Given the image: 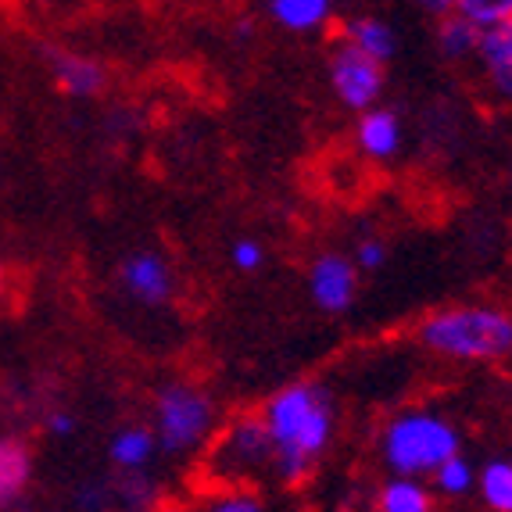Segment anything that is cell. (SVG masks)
<instances>
[{"label": "cell", "instance_id": "2e32d148", "mask_svg": "<svg viewBox=\"0 0 512 512\" xmlns=\"http://www.w3.org/2000/svg\"><path fill=\"white\" fill-rule=\"evenodd\" d=\"M376 509L380 512H434V498L419 480L391 477L380 495H376Z\"/></svg>", "mask_w": 512, "mask_h": 512}, {"label": "cell", "instance_id": "277c9868", "mask_svg": "<svg viewBox=\"0 0 512 512\" xmlns=\"http://www.w3.org/2000/svg\"><path fill=\"white\" fill-rule=\"evenodd\" d=\"M215 419H219V412H215L212 394L205 387L176 380V384H165L154 394L151 434L158 448L169 455H187L201 448L212 437Z\"/></svg>", "mask_w": 512, "mask_h": 512}, {"label": "cell", "instance_id": "9c48e42d", "mask_svg": "<svg viewBox=\"0 0 512 512\" xmlns=\"http://www.w3.org/2000/svg\"><path fill=\"white\" fill-rule=\"evenodd\" d=\"M402 119L391 108H369L355 126V144L369 162H391L402 151Z\"/></svg>", "mask_w": 512, "mask_h": 512}, {"label": "cell", "instance_id": "8fae6325", "mask_svg": "<svg viewBox=\"0 0 512 512\" xmlns=\"http://www.w3.org/2000/svg\"><path fill=\"white\" fill-rule=\"evenodd\" d=\"M477 58L487 76V86H491V94H495L498 101L512 104V22L484 33Z\"/></svg>", "mask_w": 512, "mask_h": 512}, {"label": "cell", "instance_id": "603a6c76", "mask_svg": "<svg viewBox=\"0 0 512 512\" xmlns=\"http://www.w3.org/2000/svg\"><path fill=\"white\" fill-rule=\"evenodd\" d=\"M151 484H147L144 477H137V473H129L126 480H122V487H119V498L122 502L129 505V509H147V505H151Z\"/></svg>", "mask_w": 512, "mask_h": 512}, {"label": "cell", "instance_id": "d6986e66", "mask_svg": "<svg viewBox=\"0 0 512 512\" xmlns=\"http://www.w3.org/2000/svg\"><path fill=\"white\" fill-rule=\"evenodd\" d=\"M455 15H462L480 33L512 22V0H455Z\"/></svg>", "mask_w": 512, "mask_h": 512}, {"label": "cell", "instance_id": "7402d4cb", "mask_svg": "<svg viewBox=\"0 0 512 512\" xmlns=\"http://www.w3.org/2000/svg\"><path fill=\"white\" fill-rule=\"evenodd\" d=\"M230 258H233V265H237L240 273H255V269H262L265 251H262V244H258V240L244 237V240H237V244H233Z\"/></svg>", "mask_w": 512, "mask_h": 512}, {"label": "cell", "instance_id": "ac0fdd59", "mask_svg": "<svg viewBox=\"0 0 512 512\" xmlns=\"http://www.w3.org/2000/svg\"><path fill=\"white\" fill-rule=\"evenodd\" d=\"M480 498L491 512H512V462L495 459L477 473Z\"/></svg>", "mask_w": 512, "mask_h": 512}, {"label": "cell", "instance_id": "3957f363", "mask_svg": "<svg viewBox=\"0 0 512 512\" xmlns=\"http://www.w3.org/2000/svg\"><path fill=\"white\" fill-rule=\"evenodd\" d=\"M459 448L462 437L452 419L427 409L398 412L380 434V455L387 470L405 480L434 477L437 466L459 455Z\"/></svg>", "mask_w": 512, "mask_h": 512}, {"label": "cell", "instance_id": "4fadbf2b", "mask_svg": "<svg viewBox=\"0 0 512 512\" xmlns=\"http://www.w3.org/2000/svg\"><path fill=\"white\" fill-rule=\"evenodd\" d=\"M33 477V455L18 437H0V505L22 498Z\"/></svg>", "mask_w": 512, "mask_h": 512}, {"label": "cell", "instance_id": "e0dca14e", "mask_svg": "<svg viewBox=\"0 0 512 512\" xmlns=\"http://www.w3.org/2000/svg\"><path fill=\"white\" fill-rule=\"evenodd\" d=\"M480 40H484V33L477 26H470L462 15H455V11L448 18H441V26H437V47H441V54L448 61L473 58L480 51Z\"/></svg>", "mask_w": 512, "mask_h": 512}, {"label": "cell", "instance_id": "8992f818", "mask_svg": "<svg viewBox=\"0 0 512 512\" xmlns=\"http://www.w3.org/2000/svg\"><path fill=\"white\" fill-rule=\"evenodd\" d=\"M330 90L348 111H362L366 115L369 108H380L384 65L341 40L330 54Z\"/></svg>", "mask_w": 512, "mask_h": 512}, {"label": "cell", "instance_id": "484cf974", "mask_svg": "<svg viewBox=\"0 0 512 512\" xmlns=\"http://www.w3.org/2000/svg\"><path fill=\"white\" fill-rule=\"evenodd\" d=\"M423 11H430V15H437V18H448L455 11V0H427Z\"/></svg>", "mask_w": 512, "mask_h": 512}, {"label": "cell", "instance_id": "9a60e30c", "mask_svg": "<svg viewBox=\"0 0 512 512\" xmlns=\"http://www.w3.org/2000/svg\"><path fill=\"white\" fill-rule=\"evenodd\" d=\"M154 452H158V441H154L151 427H137V423H133V427H122L108 444L111 462L126 473H140L147 462L154 459Z\"/></svg>", "mask_w": 512, "mask_h": 512}, {"label": "cell", "instance_id": "30bf717a", "mask_svg": "<svg viewBox=\"0 0 512 512\" xmlns=\"http://www.w3.org/2000/svg\"><path fill=\"white\" fill-rule=\"evenodd\" d=\"M47 65H51L54 83L69 97H97L104 90V69L101 61L86 58V54L72 51H47Z\"/></svg>", "mask_w": 512, "mask_h": 512}, {"label": "cell", "instance_id": "52a82bcc", "mask_svg": "<svg viewBox=\"0 0 512 512\" xmlns=\"http://www.w3.org/2000/svg\"><path fill=\"white\" fill-rule=\"evenodd\" d=\"M355 291H359V269L351 262V255H341V251H326L312 262L308 269V294L316 301L323 312L330 316H341L348 312L351 301H355Z\"/></svg>", "mask_w": 512, "mask_h": 512}, {"label": "cell", "instance_id": "7c38bea8", "mask_svg": "<svg viewBox=\"0 0 512 512\" xmlns=\"http://www.w3.org/2000/svg\"><path fill=\"white\" fill-rule=\"evenodd\" d=\"M341 40L351 43V47L362 51L366 58L380 61V65H387V61L394 58V51H398V36H394V29L376 15H351L341 26Z\"/></svg>", "mask_w": 512, "mask_h": 512}, {"label": "cell", "instance_id": "5b68a950", "mask_svg": "<svg viewBox=\"0 0 512 512\" xmlns=\"http://www.w3.org/2000/svg\"><path fill=\"white\" fill-rule=\"evenodd\" d=\"M262 470H273V444L262 427V416L248 412L215 437L212 452H208V473L233 487L258 477Z\"/></svg>", "mask_w": 512, "mask_h": 512}, {"label": "cell", "instance_id": "d4e9b609", "mask_svg": "<svg viewBox=\"0 0 512 512\" xmlns=\"http://www.w3.org/2000/svg\"><path fill=\"white\" fill-rule=\"evenodd\" d=\"M47 430H51L54 437H72L76 434V419H72L69 412H51V416H47Z\"/></svg>", "mask_w": 512, "mask_h": 512}, {"label": "cell", "instance_id": "cb8c5ba5", "mask_svg": "<svg viewBox=\"0 0 512 512\" xmlns=\"http://www.w3.org/2000/svg\"><path fill=\"white\" fill-rule=\"evenodd\" d=\"M384 258H387V248L376 237L359 240V248L351 251V262H355V269H380V265H384Z\"/></svg>", "mask_w": 512, "mask_h": 512}, {"label": "cell", "instance_id": "7a4b0ae2", "mask_svg": "<svg viewBox=\"0 0 512 512\" xmlns=\"http://www.w3.org/2000/svg\"><path fill=\"white\" fill-rule=\"evenodd\" d=\"M416 341L441 359L498 362L512 355V316L495 305H452L423 319Z\"/></svg>", "mask_w": 512, "mask_h": 512}, {"label": "cell", "instance_id": "4316f807", "mask_svg": "<svg viewBox=\"0 0 512 512\" xmlns=\"http://www.w3.org/2000/svg\"><path fill=\"white\" fill-rule=\"evenodd\" d=\"M0 294H4V265H0Z\"/></svg>", "mask_w": 512, "mask_h": 512}, {"label": "cell", "instance_id": "ffe728a7", "mask_svg": "<svg viewBox=\"0 0 512 512\" xmlns=\"http://www.w3.org/2000/svg\"><path fill=\"white\" fill-rule=\"evenodd\" d=\"M434 487L444 491V495H466L470 487H477V470H473L470 459L459 452L434 470Z\"/></svg>", "mask_w": 512, "mask_h": 512}, {"label": "cell", "instance_id": "ba28073f", "mask_svg": "<svg viewBox=\"0 0 512 512\" xmlns=\"http://www.w3.org/2000/svg\"><path fill=\"white\" fill-rule=\"evenodd\" d=\"M119 283L122 291L140 305H165L176 291L172 269L162 255L154 251H133L129 258H122L119 265Z\"/></svg>", "mask_w": 512, "mask_h": 512}, {"label": "cell", "instance_id": "5bb4252c", "mask_svg": "<svg viewBox=\"0 0 512 512\" xmlns=\"http://www.w3.org/2000/svg\"><path fill=\"white\" fill-rule=\"evenodd\" d=\"M265 11L276 26L291 29V33H316L333 18L330 0H273Z\"/></svg>", "mask_w": 512, "mask_h": 512}, {"label": "cell", "instance_id": "44dd1931", "mask_svg": "<svg viewBox=\"0 0 512 512\" xmlns=\"http://www.w3.org/2000/svg\"><path fill=\"white\" fill-rule=\"evenodd\" d=\"M201 512H269L265 502L255 495V491H244V487H226L219 495L205 498Z\"/></svg>", "mask_w": 512, "mask_h": 512}, {"label": "cell", "instance_id": "6da1fadb", "mask_svg": "<svg viewBox=\"0 0 512 512\" xmlns=\"http://www.w3.org/2000/svg\"><path fill=\"white\" fill-rule=\"evenodd\" d=\"M262 427L273 444V470L287 484H301L326 455L337 430V412L326 387L287 384L262 405Z\"/></svg>", "mask_w": 512, "mask_h": 512}]
</instances>
